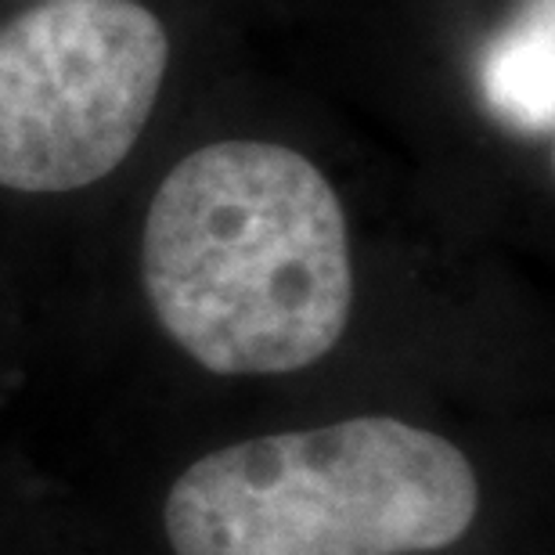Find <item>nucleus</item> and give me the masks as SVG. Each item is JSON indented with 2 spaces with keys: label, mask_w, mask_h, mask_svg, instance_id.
Listing matches in <instances>:
<instances>
[{
  "label": "nucleus",
  "mask_w": 555,
  "mask_h": 555,
  "mask_svg": "<svg viewBox=\"0 0 555 555\" xmlns=\"http://www.w3.org/2000/svg\"><path fill=\"white\" fill-rule=\"evenodd\" d=\"M170 65L138 0H43L0 29V188L76 192L127 159Z\"/></svg>",
  "instance_id": "3"
},
{
  "label": "nucleus",
  "mask_w": 555,
  "mask_h": 555,
  "mask_svg": "<svg viewBox=\"0 0 555 555\" xmlns=\"http://www.w3.org/2000/svg\"><path fill=\"white\" fill-rule=\"evenodd\" d=\"M480 98L516 134L548 138L555 127V0H527L480 54Z\"/></svg>",
  "instance_id": "4"
},
{
  "label": "nucleus",
  "mask_w": 555,
  "mask_h": 555,
  "mask_svg": "<svg viewBox=\"0 0 555 555\" xmlns=\"http://www.w3.org/2000/svg\"><path fill=\"white\" fill-rule=\"evenodd\" d=\"M141 271L166 336L217 375L310 369L353 307L336 188L274 141L184 155L149 206Z\"/></svg>",
  "instance_id": "1"
},
{
  "label": "nucleus",
  "mask_w": 555,
  "mask_h": 555,
  "mask_svg": "<svg viewBox=\"0 0 555 555\" xmlns=\"http://www.w3.org/2000/svg\"><path fill=\"white\" fill-rule=\"evenodd\" d=\"M480 483L451 440L364 415L220 448L177 476L173 555H418L465 538Z\"/></svg>",
  "instance_id": "2"
}]
</instances>
